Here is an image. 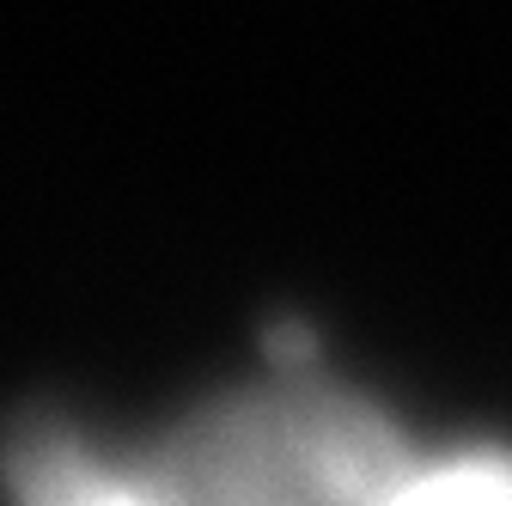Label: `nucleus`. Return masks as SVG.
<instances>
[{
    "label": "nucleus",
    "mask_w": 512,
    "mask_h": 506,
    "mask_svg": "<svg viewBox=\"0 0 512 506\" xmlns=\"http://www.w3.org/2000/svg\"><path fill=\"white\" fill-rule=\"evenodd\" d=\"M384 506H512V458L464 452V458H439L427 470L409 464Z\"/></svg>",
    "instance_id": "obj_3"
},
{
    "label": "nucleus",
    "mask_w": 512,
    "mask_h": 506,
    "mask_svg": "<svg viewBox=\"0 0 512 506\" xmlns=\"http://www.w3.org/2000/svg\"><path fill=\"white\" fill-rule=\"evenodd\" d=\"M403 470L378 409L305 385L202 409L147 464L165 506H384Z\"/></svg>",
    "instance_id": "obj_1"
},
{
    "label": "nucleus",
    "mask_w": 512,
    "mask_h": 506,
    "mask_svg": "<svg viewBox=\"0 0 512 506\" xmlns=\"http://www.w3.org/2000/svg\"><path fill=\"white\" fill-rule=\"evenodd\" d=\"M13 506H165L147 470H122L68 433H25L7 458Z\"/></svg>",
    "instance_id": "obj_2"
}]
</instances>
